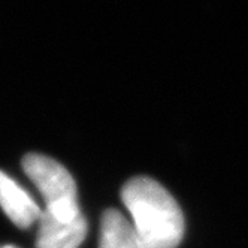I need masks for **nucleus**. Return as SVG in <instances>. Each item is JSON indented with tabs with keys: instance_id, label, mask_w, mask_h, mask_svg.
Returning a JSON list of instances; mask_svg holds the SVG:
<instances>
[{
	"instance_id": "1",
	"label": "nucleus",
	"mask_w": 248,
	"mask_h": 248,
	"mask_svg": "<svg viewBox=\"0 0 248 248\" xmlns=\"http://www.w3.org/2000/svg\"><path fill=\"white\" fill-rule=\"evenodd\" d=\"M121 201L144 248H176L184 236V216L172 194L148 176H135L121 188Z\"/></svg>"
},
{
	"instance_id": "2",
	"label": "nucleus",
	"mask_w": 248,
	"mask_h": 248,
	"mask_svg": "<svg viewBox=\"0 0 248 248\" xmlns=\"http://www.w3.org/2000/svg\"><path fill=\"white\" fill-rule=\"evenodd\" d=\"M23 169L42 194L49 214L63 220H74L82 214L75 180L62 163L48 155L30 153L23 158Z\"/></svg>"
},
{
	"instance_id": "3",
	"label": "nucleus",
	"mask_w": 248,
	"mask_h": 248,
	"mask_svg": "<svg viewBox=\"0 0 248 248\" xmlns=\"http://www.w3.org/2000/svg\"><path fill=\"white\" fill-rule=\"evenodd\" d=\"M87 230V220L82 214L74 220H63L44 209L38 220L36 248H79Z\"/></svg>"
},
{
	"instance_id": "4",
	"label": "nucleus",
	"mask_w": 248,
	"mask_h": 248,
	"mask_svg": "<svg viewBox=\"0 0 248 248\" xmlns=\"http://www.w3.org/2000/svg\"><path fill=\"white\" fill-rule=\"evenodd\" d=\"M0 206L8 218L20 229L30 227L42 214V209L30 194L3 170H0Z\"/></svg>"
},
{
	"instance_id": "5",
	"label": "nucleus",
	"mask_w": 248,
	"mask_h": 248,
	"mask_svg": "<svg viewBox=\"0 0 248 248\" xmlns=\"http://www.w3.org/2000/svg\"><path fill=\"white\" fill-rule=\"evenodd\" d=\"M99 248H144L133 224L118 209L109 208L102 214Z\"/></svg>"
},
{
	"instance_id": "6",
	"label": "nucleus",
	"mask_w": 248,
	"mask_h": 248,
	"mask_svg": "<svg viewBox=\"0 0 248 248\" xmlns=\"http://www.w3.org/2000/svg\"><path fill=\"white\" fill-rule=\"evenodd\" d=\"M0 248H18V247H15V245H3V247H0Z\"/></svg>"
}]
</instances>
